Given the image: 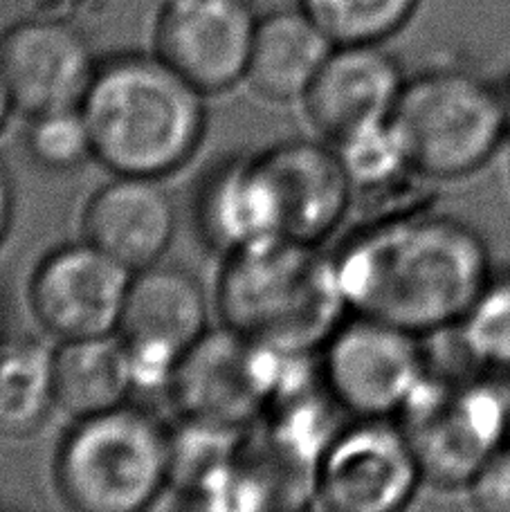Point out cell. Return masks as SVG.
<instances>
[{
  "label": "cell",
  "instance_id": "1",
  "mask_svg": "<svg viewBox=\"0 0 510 512\" xmlns=\"http://www.w3.org/2000/svg\"><path fill=\"white\" fill-rule=\"evenodd\" d=\"M333 259L349 313L418 337L457 326L495 272L475 227L416 209L364 225Z\"/></svg>",
  "mask_w": 510,
  "mask_h": 512
},
{
  "label": "cell",
  "instance_id": "2",
  "mask_svg": "<svg viewBox=\"0 0 510 512\" xmlns=\"http://www.w3.org/2000/svg\"><path fill=\"white\" fill-rule=\"evenodd\" d=\"M79 108L95 162L113 176H173L194 160L209 122L207 95L151 50L99 59Z\"/></svg>",
  "mask_w": 510,
  "mask_h": 512
},
{
  "label": "cell",
  "instance_id": "3",
  "mask_svg": "<svg viewBox=\"0 0 510 512\" xmlns=\"http://www.w3.org/2000/svg\"><path fill=\"white\" fill-rule=\"evenodd\" d=\"M212 301L223 326L286 355L322 351L349 317L333 254L286 236L223 256Z\"/></svg>",
  "mask_w": 510,
  "mask_h": 512
},
{
  "label": "cell",
  "instance_id": "4",
  "mask_svg": "<svg viewBox=\"0 0 510 512\" xmlns=\"http://www.w3.org/2000/svg\"><path fill=\"white\" fill-rule=\"evenodd\" d=\"M173 432L151 409L124 402L72 418L52 456L59 499L79 512H140L171 486Z\"/></svg>",
  "mask_w": 510,
  "mask_h": 512
},
{
  "label": "cell",
  "instance_id": "5",
  "mask_svg": "<svg viewBox=\"0 0 510 512\" xmlns=\"http://www.w3.org/2000/svg\"><path fill=\"white\" fill-rule=\"evenodd\" d=\"M391 126L409 169L439 182L479 171L510 131L502 90L463 68H432L407 79Z\"/></svg>",
  "mask_w": 510,
  "mask_h": 512
},
{
  "label": "cell",
  "instance_id": "6",
  "mask_svg": "<svg viewBox=\"0 0 510 512\" xmlns=\"http://www.w3.org/2000/svg\"><path fill=\"white\" fill-rule=\"evenodd\" d=\"M308 360L270 351L221 324L180 360L167 393L185 423L245 432L277 398L308 384Z\"/></svg>",
  "mask_w": 510,
  "mask_h": 512
},
{
  "label": "cell",
  "instance_id": "7",
  "mask_svg": "<svg viewBox=\"0 0 510 512\" xmlns=\"http://www.w3.org/2000/svg\"><path fill=\"white\" fill-rule=\"evenodd\" d=\"M396 420L425 483L436 488H468L481 465L510 441V400L499 380L481 373H430Z\"/></svg>",
  "mask_w": 510,
  "mask_h": 512
},
{
  "label": "cell",
  "instance_id": "8",
  "mask_svg": "<svg viewBox=\"0 0 510 512\" xmlns=\"http://www.w3.org/2000/svg\"><path fill=\"white\" fill-rule=\"evenodd\" d=\"M423 337L380 319L353 315L320 351V376L351 418H398L430 376Z\"/></svg>",
  "mask_w": 510,
  "mask_h": 512
},
{
  "label": "cell",
  "instance_id": "9",
  "mask_svg": "<svg viewBox=\"0 0 510 512\" xmlns=\"http://www.w3.org/2000/svg\"><path fill=\"white\" fill-rule=\"evenodd\" d=\"M212 308L203 283L180 265L133 272L117 337L129 353L135 391H167L180 360L209 331Z\"/></svg>",
  "mask_w": 510,
  "mask_h": 512
},
{
  "label": "cell",
  "instance_id": "10",
  "mask_svg": "<svg viewBox=\"0 0 510 512\" xmlns=\"http://www.w3.org/2000/svg\"><path fill=\"white\" fill-rule=\"evenodd\" d=\"M423 470L394 418H353L315 468L313 501L333 512H396L421 488Z\"/></svg>",
  "mask_w": 510,
  "mask_h": 512
},
{
  "label": "cell",
  "instance_id": "11",
  "mask_svg": "<svg viewBox=\"0 0 510 512\" xmlns=\"http://www.w3.org/2000/svg\"><path fill=\"white\" fill-rule=\"evenodd\" d=\"M259 14L252 0H156L151 52L207 97L245 79Z\"/></svg>",
  "mask_w": 510,
  "mask_h": 512
},
{
  "label": "cell",
  "instance_id": "12",
  "mask_svg": "<svg viewBox=\"0 0 510 512\" xmlns=\"http://www.w3.org/2000/svg\"><path fill=\"white\" fill-rule=\"evenodd\" d=\"M133 272L88 241L63 243L32 270V317L57 342L117 333Z\"/></svg>",
  "mask_w": 510,
  "mask_h": 512
},
{
  "label": "cell",
  "instance_id": "13",
  "mask_svg": "<svg viewBox=\"0 0 510 512\" xmlns=\"http://www.w3.org/2000/svg\"><path fill=\"white\" fill-rule=\"evenodd\" d=\"M97 66L86 34L61 18H23L0 32V75L25 117L79 108Z\"/></svg>",
  "mask_w": 510,
  "mask_h": 512
},
{
  "label": "cell",
  "instance_id": "14",
  "mask_svg": "<svg viewBox=\"0 0 510 512\" xmlns=\"http://www.w3.org/2000/svg\"><path fill=\"white\" fill-rule=\"evenodd\" d=\"M405 81L398 59L382 45H335L299 104L313 131L335 144L389 122Z\"/></svg>",
  "mask_w": 510,
  "mask_h": 512
},
{
  "label": "cell",
  "instance_id": "15",
  "mask_svg": "<svg viewBox=\"0 0 510 512\" xmlns=\"http://www.w3.org/2000/svg\"><path fill=\"white\" fill-rule=\"evenodd\" d=\"M81 239L126 270L162 263L178 230V209L162 180L113 176L81 209Z\"/></svg>",
  "mask_w": 510,
  "mask_h": 512
},
{
  "label": "cell",
  "instance_id": "16",
  "mask_svg": "<svg viewBox=\"0 0 510 512\" xmlns=\"http://www.w3.org/2000/svg\"><path fill=\"white\" fill-rule=\"evenodd\" d=\"M259 158L275 187L281 234L322 245L344 223L355 194L333 144L286 140L263 149Z\"/></svg>",
  "mask_w": 510,
  "mask_h": 512
},
{
  "label": "cell",
  "instance_id": "17",
  "mask_svg": "<svg viewBox=\"0 0 510 512\" xmlns=\"http://www.w3.org/2000/svg\"><path fill=\"white\" fill-rule=\"evenodd\" d=\"M194 223L207 248L221 256L284 236L275 187L259 153L230 155L203 173Z\"/></svg>",
  "mask_w": 510,
  "mask_h": 512
},
{
  "label": "cell",
  "instance_id": "18",
  "mask_svg": "<svg viewBox=\"0 0 510 512\" xmlns=\"http://www.w3.org/2000/svg\"><path fill=\"white\" fill-rule=\"evenodd\" d=\"M335 43L302 7L259 16L243 84L270 104L302 102Z\"/></svg>",
  "mask_w": 510,
  "mask_h": 512
},
{
  "label": "cell",
  "instance_id": "19",
  "mask_svg": "<svg viewBox=\"0 0 510 512\" xmlns=\"http://www.w3.org/2000/svg\"><path fill=\"white\" fill-rule=\"evenodd\" d=\"M135 391L129 353L117 333L54 346L57 409L84 418L131 402Z\"/></svg>",
  "mask_w": 510,
  "mask_h": 512
},
{
  "label": "cell",
  "instance_id": "20",
  "mask_svg": "<svg viewBox=\"0 0 510 512\" xmlns=\"http://www.w3.org/2000/svg\"><path fill=\"white\" fill-rule=\"evenodd\" d=\"M54 411L52 346L34 335L0 337V436L30 438Z\"/></svg>",
  "mask_w": 510,
  "mask_h": 512
},
{
  "label": "cell",
  "instance_id": "21",
  "mask_svg": "<svg viewBox=\"0 0 510 512\" xmlns=\"http://www.w3.org/2000/svg\"><path fill=\"white\" fill-rule=\"evenodd\" d=\"M459 351L481 376L510 380V268L490 274L468 313L452 328Z\"/></svg>",
  "mask_w": 510,
  "mask_h": 512
},
{
  "label": "cell",
  "instance_id": "22",
  "mask_svg": "<svg viewBox=\"0 0 510 512\" xmlns=\"http://www.w3.org/2000/svg\"><path fill=\"white\" fill-rule=\"evenodd\" d=\"M421 0H299L335 45H385L412 21Z\"/></svg>",
  "mask_w": 510,
  "mask_h": 512
},
{
  "label": "cell",
  "instance_id": "23",
  "mask_svg": "<svg viewBox=\"0 0 510 512\" xmlns=\"http://www.w3.org/2000/svg\"><path fill=\"white\" fill-rule=\"evenodd\" d=\"M23 144L36 167L48 173H72L95 160L93 137L81 108L27 117Z\"/></svg>",
  "mask_w": 510,
  "mask_h": 512
},
{
  "label": "cell",
  "instance_id": "24",
  "mask_svg": "<svg viewBox=\"0 0 510 512\" xmlns=\"http://www.w3.org/2000/svg\"><path fill=\"white\" fill-rule=\"evenodd\" d=\"M333 149L338 151L355 191L387 189L407 173H414L409 169L391 120L346 135L344 140L333 144Z\"/></svg>",
  "mask_w": 510,
  "mask_h": 512
},
{
  "label": "cell",
  "instance_id": "25",
  "mask_svg": "<svg viewBox=\"0 0 510 512\" xmlns=\"http://www.w3.org/2000/svg\"><path fill=\"white\" fill-rule=\"evenodd\" d=\"M475 508L484 512H510V441L481 465L468 483Z\"/></svg>",
  "mask_w": 510,
  "mask_h": 512
},
{
  "label": "cell",
  "instance_id": "26",
  "mask_svg": "<svg viewBox=\"0 0 510 512\" xmlns=\"http://www.w3.org/2000/svg\"><path fill=\"white\" fill-rule=\"evenodd\" d=\"M14 216H16V187L7 164L0 160V248H3L9 232H12Z\"/></svg>",
  "mask_w": 510,
  "mask_h": 512
},
{
  "label": "cell",
  "instance_id": "27",
  "mask_svg": "<svg viewBox=\"0 0 510 512\" xmlns=\"http://www.w3.org/2000/svg\"><path fill=\"white\" fill-rule=\"evenodd\" d=\"M16 115V106H14V99L9 95V88L5 84L3 75H0V133L5 131L9 120Z\"/></svg>",
  "mask_w": 510,
  "mask_h": 512
},
{
  "label": "cell",
  "instance_id": "28",
  "mask_svg": "<svg viewBox=\"0 0 510 512\" xmlns=\"http://www.w3.org/2000/svg\"><path fill=\"white\" fill-rule=\"evenodd\" d=\"M5 322H7V304H5V295L0 292V337H5Z\"/></svg>",
  "mask_w": 510,
  "mask_h": 512
},
{
  "label": "cell",
  "instance_id": "29",
  "mask_svg": "<svg viewBox=\"0 0 510 512\" xmlns=\"http://www.w3.org/2000/svg\"><path fill=\"white\" fill-rule=\"evenodd\" d=\"M504 97H506V108H508V122H510V88L506 90V93H504Z\"/></svg>",
  "mask_w": 510,
  "mask_h": 512
}]
</instances>
